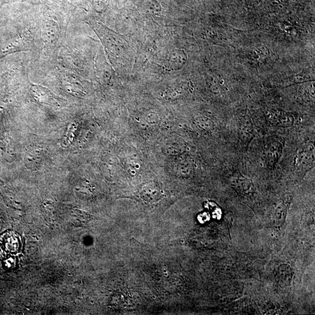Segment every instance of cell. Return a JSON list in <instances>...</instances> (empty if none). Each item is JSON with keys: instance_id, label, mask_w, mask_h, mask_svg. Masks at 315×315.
Segmentation results:
<instances>
[{"instance_id": "6da1fadb", "label": "cell", "mask_w": 315, "mask_h": 315, "mask_svg": "<svg viewBox=\"0 0 315 315\" xmlns=\"http://www.w3.org/2000/svg\"><path fill=\"white\" fill-rule=\"evenodd\" d=\"M22 250V240L14 231L9 230L0 236V258L16 256Z\"/></svg>"}, {"instance_id": "7a4b0ae2", "label": "cell", "mask_w": 315, "mask_h": 315, "mask_svg": "<svg viewBox=\"0 0 315 315\" xmlns=\"http://www.w3.org/2000/svg\"><path fill=\"white\" fill-rule=\"evenodd\" d=\"M282 147L278 142L270 143L268 147L267 159L269 166H273L278 162L282 152Z\"/></svg>"}, {"instance_id": "3957f363", "label": "cell", "mask_w": 315, "mask_h": 315, "mask_svg": "<svg viewBox=\"0 0 315 315\" xmlns=\"http://www.w3.org/2000/svg\"><path fill=\"white\" fill-rule=\"evenodd\" d=\"M233 184L239 190L244 192H248L252 190L253 184L250 180L243 176H236L233 178Z\"/></svg>"}, {"instance_id": "277c9868", "label": "cell", "mask_w": 315, "mask_h": 315, "mask_svg": "<svg viewBox=\"0 0 315 315\" xmlns=\"http://www.w3.org/2000/svg\"><path fill=\"white\" fill-rule=\"evenodd\" d=\"M286 206L282 204H279L276 210V218L278 220H282L284 218L286 214Z\"/></svg>"}]
</instances>
